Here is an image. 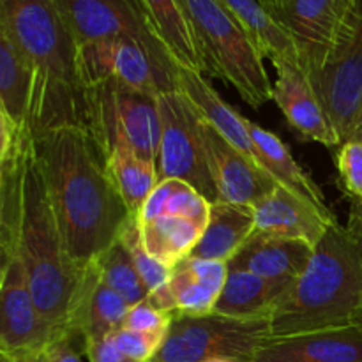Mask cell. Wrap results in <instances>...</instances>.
Wrapping results in <instances>:
<instances>
[{
    "mask_svg": "<svg viewBox=\"0 0 362 362\" xmlns=\"http://www.w3.org/2000/svg\"><path fill=\"white\" fill-rule=\"evenodd\" d=\"M34 158L64 246L74 264L85 269L117 243L129 211L106 172L101 151L83 127L35 134Z\"/></svg>",
    "mask_w": 362,
    "mask_h": 362,
    "instance_id": "cell-1",
    "label": "cell"
},
{
    "mask_svg": "<svg viewBox=\"0 0 362 362\" xmlns=\"http://www.w3.org/2000/svg\"><path fill=\"white\" fill-rule=\"evenodd\" d=\"M0 30L34 67L32 136L66 126L85 129L87 98L78 76V42L57 0H0Z\"/></svg>",
    "mask_w": 362,
    "mask_h": 362,
    "instance_id": "cell-2",
    "label": "cell"
},
{
    "mask_svg": "<svg viewBox=\"0 0 362 362\" xmlns=\"http://www.w3.org/2000/svg\"><path fill=\"white\" fill-rule=\"evenodd\" d=\"M362 311V209L334 223L271 311L272 338L352 325Z\"/></svg>",
    "mask_w": 362,
    "mask_h": 362,
    "instance_id": "cell-3",
    "label": "cell"
},
{
    "mask_svg": "<svg viewBox=\"0 0 362 362\" xmlns=\"http://www.w3.org/2000/svg\"><path fill=\"white\" fill-rule=\"evenodd\" d=\"M18 255L39 313L49 325L71 334L69 317L83 269L74 264L64 246L45 179L34 158V145L23 180Z\"/></svg>",
    "mask_w": 362,
    "mask_h": 362,
    "instance_id": "cell-4",
    "label": "cell"
},
{
    "mask_svg": "<svg viewBox=\"0 0 362 362\" xmlns=\"http://www.w3.org/2000/svg\"><path fill=\"white\" fill-rule=\"evenodd\" d=\"M205 73L232 85L251 106L272 99V83L260 49L218 0H180Z\"/></svg>",
    "mask_w": 362,
    "mask_h": 362,
    "instance_id": "cell-5",
    "label": "cell"
},
{
    "mask_svg": "<svg viewBox=\"0 0 362 362\" xmlns=\"http://www.w3.org/2000/svg\"><path fill=\"white\" fill-rule=\"evenodd\" d=\"M88 134L103 158L124 141L140 158L158 165L161 145L159 95L136 90L117 81L85 88Z\"/></svg>",
    "mask_w": 362,
    "mask_h": 362,
    "instance_id": "cell-6",
    "label": "cell"
},
{
    "mask_svg": "<svg viewBox=\"0 0 362 362\" xmlns=\"http://www.w3.org/2000/svg\"><path fill=\"white\" fill-rule=\"evenodd\" d=\"M269 338V318H237L216 311L202 317L173 315L165 343L152 362H250Z\"/></svg>",
    "mask_w": 362,
    "mask_h": 362,
    "instance_id": "cell-7",
    "label": "cell"
},
{
    "mask_svg": "<svg viewBox=\"0 0 362 362\" xmlns=\"http://www.w3.org/2000/svg\"><path fill=\"white\" fill-rule=\"evenodd\" d=\"M158 99L161 112L159 180H184L209 202H216L218 193L211 175L205 141L207 120L180 88L159 94Z\"/></svg>",
    "mask_w": 362,
    "mask_h": 362,
    "instance_id": "cell-8",
    "label": "cell"
},
{
    "mask_svg": "<svg viewBox=\"0 0 362 362\" xmlns=\"http://www.w3.org/2000/svg\"><path fill=\"white\" fill-rule=\"evenodd\" d=\"M357 0H267L265 9L285 30L308 78L325 67L338 48Z\"/></svg>",
    "mask_w": 362,
    "mask_h": 362,
    "instance_id": "cell-9",
    "label": "cell"
},
{
    "mask_svg": "<svg viewBox=\"0 0 362 362\" xmlns=\"http://www.w3.org/2000/svg\"><path fill=\"white\" fill-rule=\"evenodd\" d=\"M310 81L341 144L359 140L362 134V0H357L352 20L334 55Z\"/></svg>",
    "mask_w": 362,
    "mask_h": 362,
    "instance_id": "cell-10",
    "label": "cell"
},
{
    "mask_svg": "<svg viewBox=\"0 0 362 362\" xmlns=\"http://www.w3.org/2000/svg\"><path fill=\"white\" fill-rule=\"evenodd\" d=\"M177 67L136 42L99 41L78 46V76L83 88L117 81L159 95L179 88Z\"/></svg>",
    "mask_w": 362,
    "mask_h": 362,
    "instance_id": "cell-11",
    "label": "cell"
},
{
    "mask_svg": "<svg viewBox=\"0 0 362 362\" xmlns=\"http://www.w3.org/2000/svg\"><path fill=\"white\" fill-rule=\"evenodd\" d=\"M66 336L71 334L60 332L39 313L20 255L2 260V267H0V356H45L46 350L53 343Z\"/></svg>",
    "mask_w": 362,
    "mask_h": 362,
    "instance_id": "cell-12",
    "label": "cell"
},
{
    "mask_svg": "<svg viewBox=\"0 0 362 362\" xmlns=\"http://www.w3.org/2000/svg\"><path fill=\"white\" fill-rule=\"evenodd\" d=\"M57 6L78 46L129 41L144 46L165 62L175 64L136 0H57Z\"/></svg>",
    "mask_w": 362,
    "mask_h": 362,
    "instance_id": "cell-13",
    "label": "cell"
},
{
    "mask_svg": "<svg viewBox=\"0 0 362 362\" xmlns=\"http://www.w3.org/2000/svg\"><path fill=\"white\" fill-rule=\"evenodd\" d=\"M226 262L186 258L172 271L165 285L148 296L159 310L173 315L202 317L214 311L228 278Z\"/></svg>",
    "mask_w": 362,
    "mask_h": 362,
    "instance_id": "cell-14",
    "label": "cell"
},
{
    "mask_svg": "<svg viewBox=\"0 0 362 362\" xmlns=\"http://www.w3.org/2000/svg\"><path fill=\"white\" fill-rule=\"evenodd\" d=\"M272 66L276 69L272 101L279 106L292 129L308 141L339 147L341 140L303 67L288 60H278Z\"/></svg>",
    "mask_w": 362,
    "mask_h": 362,
    "instance_id": "cell-15",
    "label": "cell"
},
{
    "mask_svg": "<svg viewBox=\"0 0 362 362\" xmlns=\"http://www.w3.org/2000/svg\"><path fill=\"white\" fill-rule=\"evenodd\" d=\"M205 141L218 193L216 202L253 207L278 186L271 173L237 151L209 122L205 126Z\"/></svg>",
    "mask_w": 362,
    "mask_h": 362,
    "instance_id": "cell-16",
    "label": "cell"
},
{
    "mask_svg": "<svg viewBox=\"0 0 362 362\" xmlns=\"http://www.w3.org/2000/svg\"><path fill=\"white\" fill-rule=\"evenodd\" d=\"M251 209L257 232L283 239L304 240L313 247L324 239L327 230L338 223L332 212L322 211L281 184Z\"/></svg>",
    "mask_w": 362,
    "mask_h": 362,
    "instance_id": "cell-17",
    "label": "cell"
},
{
    "mask_svg": "<svg viewBox=\"0 0 362 362\" xmlns=\"http://www.w3.org/2000/svg\"><path fill=\"white\" fill-rule=\"evenodd\" d=\"M250 362H362V329L352 324L269 338Z\"/></svg>",
    "mask_w": 362,
    "mask_h": 362,
    "instance_id": "cell-18",
    "label": "cell"
},
{
    "mask_svg": "<svg viewBox=\"0 0 362 362\" xmlns=\"http://www.w3.org/2000/svg\"><path fill=\"white\" fill-rule=\"evenodd\" d=\"M129 310V303L103 281L94 260L83 269L69 317V331L83 339V345L88 339H103L122 327Z\"/></svg>",
    "mask_w": 362,
    "mask_h": 362,
    "instance_id": "cell-19",
    "label": "cell"
},
{
    "mask_svg": "<svg viewBox=\"0 0 362 362\" xmlns=\"http://www.w3.org/2000/svg\"><path fill=\"white\" fill-rule=\"evenodd\" d=\"M313 251L315 247L304 240L255 232L228 265L230 269L253 272L265 281L288 288L306 271Z\"/></svg>",
    "mask_w": 362,
    "mask_h": 362,
    "instance_id": "cell-20",
    "label": "cell"
},
{
    "mask_svg": "<svg viewBox=\"0 0 362 362\" xmlns=\"http://www.w3.org/2000/svg\"><path fill=\"white\" fill-rule=\"evenodd\" d=\"M177 83H179L180 90L197 106L198 112L204 115V119L228 144H232L246 158H250L251 161L262 166L260 159H258L257 147H255L253 140H251L250 129H247V119L240 115L239 112H235L218 94V90L205 80L204 74L179 66L177 67Z\"/></svg>",
    "mask_w": 362,
    "mask_h": 362,
    "instance_id": "cell-21",
    "label": "cell"
},
{
    "mask_svg": "<svg viewBox=\"0 0 362 362\" xmlns=\"http://www.w3.org/2000/svg\"><path fill=\"white\" fill-rule=\"evenodd\" d=\"M255 232L257 225L250 205L212 202L207 226L191 258L228 264Z\"/></svg>",
    "mask_w": 362,
    "mask_h": 362,
    "instance_id": "cell-22",
    "label": "cell"
},
{
    "mask_svg": "<svg viewBox=\"0 0 362 362\" xmlns=\"http://www.w3.org/2000/svg\"><path fill=\"white\" fill-rule=\"evenodd\" d=\"M247 129H250L255 147H257L262 168L271 173L276 182L288 187L290 191H293L299 197L310 200L311 204L320 207L322 211L331 212L318 184L300 168L299 163L293 159L288 145L278 134L251 122V120H247Z\"/></svg>",
    "mask_w": 362,
    "mask_h": 362,
    "instance_id": "cell-23",
    "label": "cell"
},
{
    "mask_svg": "<svg viewBox=\"0 0 362 362\" xmlns=\"http://www.w3.org/2000/svg\"><path fill=\"white\" fill-rule=\"evenodd\" d=\"M136 2L177 66L205 74V66L197 49L182 2L180 0H136Z\"/></svg>",
    "mask_w": 362,
    "mask_h": 362,
    "instance_id": "cell-24",
    "label": "cell"
},
{
    "mask_svg": "<svg viewBox=\"0 0 362 362\" xmlns=\"http://www.w3.org/2000/svg\"><path fill=\"white\" fill-rule=\"evenodd\" d=\"M35 73L27 57L0 30V113L28 129Z\"/></svg>",
    "mask_w": 362,
    "mask_h": 362,
    "instance_id": "cell-25",
    "label": "cell"
},
{
    "mask_svg": "<svg viewBox=\"0 0 362 362\" xmlns=\"http://www.w3.org/2000/svg\"><path fill=\"white\" fill-rule=\"evenodd\" d=\"M205 226L207 225L204 223L179 216H159L148 221H138L141 243L147 253L172 271L191 257L204 235Z\"/></svg>",
    "mask_w": 362,
    "mask_h": 362,
    "instance_id": "cell-26",
    "label": "cell"
},
{
    "mask_svg": "<svg viewBox=\"0 0 362 362\" xmlns=\"http://www.w3.org/2000/svg\"><path fill=\"white\" fill-rule=\"evenodd\" d=\"M285 290L253 272L230 269L214 311L237 318H271L272 308Z\"/></svg>",
    "mask_w": 362,
    "mask_h": 362,
    "instance_id": "cell-27",
    "label": "cell"
},
{
    "mask_svg": "<svg viewBox=\"0 0 362 362\" xmlns=\"http://www.w3.org/2000/svg\"><path fill=\"white\" fill-rule=\"evenodd\" d=\"M106 172L131 216L140 209L159 184L158 165L140 158L127 144H117L105 158Z\"/></svg>",
    "mask_w": 362,
    "mask_h": 362,
    "instance_id": "cell-28",
    "label": "cell"
},
{
    "mask_svg": "<svg viewBox=\"0 0 362 362\" xmlns=\"http://www.w3.org/2000/svg\"><path fill=\"white\" fill-rule=\"evenodd\" d=\"M218 2L243 25L265 59L271 62L288 60L299 64L292 41L276 23L271 13L265 9L262 0H218Z\"/></svg>",
    "mask_w": 362,
    "mask_h": 362,
    "instance_id": "cell-29",
    "label": "cell"
},
{
    "mask_svg": "<svg viewBox=\"0 0 362 362\" xmlns=\"http://www.w3.org/2000/svg\"><path fill=\"white\" fill-rule=\"evenodd\" d=\"M211 205L212 202L184 180L166 179L159 180L136 218L138 221H148L159 216H179L207 225Z\"/></svg>",
    "mask_w": 362,
    "mask_h": 362,
    "instance_id": "cell-30",
    "label": "cell"
},
{
    "mask_svg": "<svg viewBox=\"0 0 362 362\" xmlns=\"http://www.w3.org/2000/svg\"><path fill=\"white\" fill-rule=\"evenodd\" d=\"M95 262L101 271L103 281L120 293L129 303V306H136L141 300L148 299L151 292L141 276L138 274L133 258L122 240L117 239V243L110 246Z\"/></svg>",
    "mask_w": 362,
    "mask_h": 362,
    "instance_id": "cell-31",
    "label": "cell"
},
{
    "mask_svg": "<svg viewBox=\"0 0 362 362\" xmlns=\"http://www.w3.org/2000/svg\"><path fill=\"white\" fill-rule=\"evenodd\" d=\"M119 239L122 240V244L127 247V251H129L131 258H133L134 262V267H136L138 274L141 276L144 283L147 285L148 292L152 293L154 290H158L159 286L165 285L166 279L172 274V269L159 264L156 258H152L151 255L147 253V250L144 247V243H141L136 216H129L126 226H124L122 232H120Z\"/></svg>",
    "mask_w": 362,
    "mask_h": 362,
    "instance_id": "cell-32",
    "label": "cell"
},
{
    "mask_svg": "<svg viewBox=\"0 0 362 362\" xmlns=\"http://www.w3.org/2000/svg\"><path fill=\"white\" fill-rule=\"evenodd\" d=\"M113 341L120 352L126 354L134 362H152L156 354L165 343L166 334H152V332H138L120 327L112 334Z\"/></svg>",
    "mask_w": 362,
    "mask_h": 362,
    "instance_id": "cell-33",
    "label": "cell"
},
{
    "mask_svg": "<svg viewBox=\"0 0 362 362\" xmlns=\"http://www.w3.org/2000/svg\"><path fill=\"white\" fill-rule=\"evenodd\" d=\"M336 168L350 197L362 202V140H349L339 145Z\"/></svg>",
    "mask_w": 362,
    "mask_h": 362,
    "instance_id": "cell-34",
    "label": "cell"
},
{
    "mask_svg": "<svg viewBox=\"0 0 362 362\" xmlns=\"http://www.w3.org/2000/svg\"><path fill=\"white\" fill-rule=\"evenodd\" d=\"M173 317L166 311L159 310L148 299L141 300L136 306H131L122 327L138 332H152V334H168Z\"/></svg>",
    "mask_w": 362,
    "mask_h": 362,
    "instance_id": "cell-35",
    "label": "cell"
},
{
    "mask_svg": "<svg viewBox=\"0 0 362 362\" xmlns=\"http://www.w3.org/2000/svg\"><path fill=\"white\" fill-rule=\"evenodd\" d=\"M83 352L88 362H134L126 354L120 352L112 336L103 339H88L85 341Z\"/></svg>",
    "mask_w": 362,
    "mask_h": 362,
    "instance_id": "cell-36",
    "label": "cell"
},
{
    "mask_svg": "<svg viewBox=\"0 0 362 362\" xmlns=\"http://www.w3.org/2000/svg\"><path fill=\"white\" fill-rule=\"evenodd\" d=\"M76 341L83 343V339L74 338V336H66V338L55 341L46 350L42 362H83L76 349Z\"/></svg>",
    "mask_w": 362,
    "mask_h": 362,
    "instance_id": "cell-37",
    "label": "cell"
},
{
    "mask_svg": "<svg viewBox=\"0 0 362 362\" xmlns=\"http://www.w3.org/2000/svg\"><path fill=\"white\" fill-rule=\"evenodd\" d=\"M45 356H34V357H4L0 356V362H42Z\"/></svg>",
    "mask_w": 362,
    "mask_h": 362,
    "instance_id": "cell-38",
    "label": "cell"
},
{
    "mask_svg": "<svg viewBox=\"0 0 362 362\" xmlns=\"http://www.w3.org/2000/svg\"><path fill=\"white\" fill-rule=\"evenodd\" d=\"M354 324H357V325H359V327L362 329V311H361L359 315H357V317H356V320H354Z\"/></svg>",
    "mask_w": 362,
    "mask_h": 362,
    "instance_id": "cell-39",
    "label": "cell"
},
{
    "mask_svg": "<svg viewBox=\"0 0 362 362\" xmlns=\"http://www.w3.org/2000/svg\"><path fill=\"white\" fill-rule=\"evenodd\" d=\"M209 362H233V361H226V359H216V361H209Z\"/></svg>",
    "mask_w": 362,
    "mask_h": 362,
    "instance_id": "cell-40",
    "label": "cell"
},
{
    "mask_svg": "<svg viewBox=\"0 0 362 362\" xmlns=\"http://www.w3.org/2000/svg\"><path fill=\"white\" fill-rule=\"evenodd\" d=\"M356 204H357V205H359V207L362 209V202H357V200H356Z\"/></svg>",
    "mask_w": 362,
    "mask_h": 362,
    "instance_id": "cell-41",
    "label": "cell"
},
{
    "mask_svg": "<svg viewBox=\"0 0 362 362\" xmlns=\"http://www.w3.org/2000/svg\"><path fill=\"white\" fill-rule=\"evenodd\" d=\"M265 2H267V0H262V4H265Z\"/></svg>",
    "mask_w": 362,
    "mask_h": 362,
    "instance_id": "cell-42",
    "label": "cell"
},
{
    "mask_svg": "<svg viewBox=\"0 0 362 362\" xmlns=\"http://www.w3.org/2000/svg\"><path fill=\"white\" fill-rule=\"evenodd\" d=\"M359 140H362V134H361V138H359Z\"/></svg>",
    "mask_w": 362,
    "mask_h": 362,
    "instance_id": "cell-43",
    "label": "cell"
}]
</instances>
